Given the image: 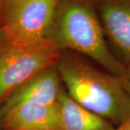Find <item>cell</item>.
Returning <instances> with one entry per match:
<instances>
[{"label": "cell", "mask_w": 130, "mask_h": 130, "mask_svg": "<svg viewBox=\"0 0 130 130\" xmlns=\"http://www.w3.org/2000/svg\"><path fill=\"white\" fill-rule=\"evenodd\" d=\"M1 130H61L57 104L22 102L0 110Z\"/></svg>", "instance_id": "8992f818"}, {"label": "cell", "mask_w": 130, "mask_h": 130, "mask_svg": "<svg viewBox=\"0 0 130 130\" xmlns=\"http://www.w3.org/2000/svg\"><path fill=\"white\" fill-rule=\"evenodd\" d=\"M46 41L59 52L89 58L120 78L125 72L107 42L94 0H59Z\"/></svg>", "instance_id": "6da1fadb"}, {"label": "cell", "mask_w": 130, "mask_h": 130, "mask_svg": "<svg viewBox=\"0 0 130 130\" xmlns=\"http://www.w3.org/2000/svg\"><path fill=\"white\" fill-rule=\"evenodd\" d=\"M61 130H115L116 126L75 102L64 89L58 102Z\"/></svg>", "instance_id": "ba28073f"}, {"label": "cell", "mask_w": 130, "mask_h": 130, "mask_svg": "<svg viewBox=\"0 0 130 130\" xmlns=\"http://www.w3.org/2000/svg\"><path fill=\"white\" fill-rule=\"evenodd\" d=\"M10 43H12L5 32L3 26H0V54L3 50H5Z\"/></svg>", "instance_id": "9c48e42d"}, {"label": "cell", "mask_w": 130, "mask_h": 130, "mask_svg": "<svg viewBox=\"0 0 130 130\" xmlns=\"http://www.w3.org/2000/svg\"><path fill=\"white\" fill-rule=\"evenodd\" d=\"M121 79L126 92L130 97V64L125 67V72Z\"/></svg>", "instance_id": "30bf717a"}, {"label": "cell", "mask_w": 130, "mask_h": 130, "mask_svg": "<svg viewBox=\"0 0 130 130\" xmlns=\"http://www.w3.org/2000/svg\"><path fill=\"white\" fill-rule=\"evenodd\" d=\"M56 67L66 93L75 102L116 126L130 118V97L119 77L70 51L60 52Z\"/></svg>", "instance_id": "7a4b0ae2"}, {"label": "cell", "mask_w": 130, "mask_h": 130, "mask_svg": "<svg viewBox=\"0 0 130 130\" xmlns=\"http://www.w3.org/2000/svg\"><path fill=\"white\" fill-rule=\"evenodd\" d=\"M9 0H0V26L3 25L5 12Z\"/></svg>", "instance_id": "8fae6325"}, {"label": "cell", "mask_w": 130, "mask_h": 130, "mask_svg": "<svg viewBox=\"0 0 130 130\" xmlns=\"http://www.w3.org/2000/svg\"><path fill=\"white\" fill-rule=\"evenodd\" d=\"M64 89L56 64L49 66L38 72L19 87L0 106V110L27 101L57 104Z\"/></svg>", "instance_id": "52a82bcc"}, {"label": "cell", "mask_w": 130, "mask_h": 130, "mask_svg": "<svg viewBox=\"0 0 130 130\" xmlns=\"http://www.w3.org/2000/svg\"><path fill=\"white\" fill-rule=\"evenodd\" d=\"M106 40L124 67L130 64V0H94Z\"/></svg>", "instance_id": "5b68a950"}, {"label": "cell", "mask_w": 130, "mask_h": 130, "mask_svg": "<svg viewBox=\"0 0 130 130\" xmlns=\"http://www.w3.org/2000/svg\"><path fill=\"white\" fill-rule=\"evenodd\" d=\"M115 130H130V118L117 126Z\"/></svg>", "instance_id": "7c38bea8"}, {"label": "cell", "mask_w": 130, "mask_h": 130, "mask_svg": "<svg viewBox=\"0 0 130 130\" xmlns=\"http://www.w3.org/2000/svg\"><path fill=\"white\" fill-rule=\"evenodd\" d=\"M59 0H9L3 28L12 43L30 46L46 41Z\"/></svg>", "instance_id": "277c9868"}, {"label": "cell", "mask_w": 130, "mask_h": 130, "mask_svg": "<svg viewBox=\"0 0 130 130\" xmlns=\"http://www.w3.org/2000/svg\"><path fill=\"white\" fill-rule=\"evenodd\" d=\"M0 130H1V128H0Z\"/></svg>", "instance_id": "4fadbf2b"}, {"label": "cell", "mask_w": 130, "mask_h": 130, "mask_svg": "<svg viewBox=\"0 0 130 130\" xmlns=\"http://www.w3.org/2000/svg\"><path fill=\"white\" fill-rule=\"evenodd\" d=\"M59 55L47 41L30 46L10 43L0 54V106L32 75L56 64Z\"/></svg>", "instance_id": "3957f363"}]
</instances>
